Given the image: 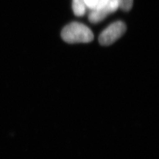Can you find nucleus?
<instances>
[{"instance_id": "nucleus-1", "label": "nucleus", "mask_w": 159, "mask_h": 159, "mask_svg": "<svg viewBox=\"0 0 159 159\" xmlns=\"http://www.w3.org/2000/svg\"><path fill=\"white\" fill-rule=\"evenodd\" d=\"M61 37L68 43H86L93 41V34L84 24L72 22L63 28Z\"/></svg>"}, {"instance_id": "nucleus-7", "label": "nucleus", "mask_w": 159, "mask_h": 159, "mask_svg": "<svg viewBox=\"0 0 159 159\" xmlns=\"http://www.w3.org/2000/svg\"><path fill=\"white\" fill-rule=\"evenodd\" d=\"M109 1V0H98L96 9H102L103 7H105L107 5Z\"/></svg>"}, {"instance_id": "nucleus-4", "label": "nucleus", "mask_w": 159, "mask_h": 159, "mask_svg": "<svg viewBox=\"0 0 159 159\" xmlns=\"http://www.w3.org/2000/svg\"><path fill=\"white\" fill-rule=\"evenodd\" d=\"M72 7L74 13L78 17H82L86 13V7L84 0H72Z\"/></svg>"}, {"instance_id": "nucleus-2", "label": "nucleus", "mask_w": 159, "mask_h": 159, "mask_svg": "<svg viewBox=\"0 0 159 159\" xmlns=\"http://www.w3.org/2000/svg\"><path fill=\"white\" fill-rule=\"evenodd\" d=\"M126 25L123 21L114 22L103 30L99 36V42L102 45L108 46L116 42L126 31Z\"/></svg>"}, {"instance_id": "nucleus-6", "label": "nucleus", "mask_w": 159, "mask_h": 159, "mask_svg": "<svg viewBox=\"0 0 159 159\" xmlns=\"http://www.w3.org/2000/svg\"><path fill=\"white\" fill-rule=\"evenodd\" d=\"M98 0H84V2L86 8L93 10L96 9L98 4Z\"/></svg>"}, {"instance_id": "nucleus-5", "label": "nucleus", "mask_w": 159, "mask_h": 159, "mask_svg": "<svg viewBox=\"0 0 159 159\" xmlns=\"http://www.w3.org/2000/svg\"><path fill=\"white\" fill-rule=\"evenodd\" d=\"M133 0H119V7L125 11H130L133 7Z\"/></svg>"}, {"instance_id": "nucleus-3", "label": "nucleus", "mask_w": 159, "mask_h": 159, "mask_svg": "<svg viewBox=\"0 0 159 159\" xmlns=\"http://www.w3.org/2000/svg\"><path fill=\"white\" fill-rule=\"evenodd\" d=\"M109 13H111V12L107 6L102 9H95L91 10V12L89 14L88 19L93 23H97L103 21Z\"/></svg>"}]
</instances>
